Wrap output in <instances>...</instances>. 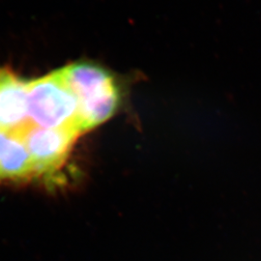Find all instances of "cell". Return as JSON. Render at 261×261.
Returning a JSON list of instances; mask_svg holds the SVG:
<instances>
[{"label": "cell", "mask_w": 261, "mask_h": 261, "mask_svg": "<svg viewBox=\"0 0 261 261\" xmlns=\"http://www.w3.org/2000/svg\"><path fill=\"white\" fill-rule=\"evenodd\" d=\"M34 175L23 140L18 134L0 130V180H23Z\"/></svg>", "instance_id": "5b68a950"}, {"label": "cell", "mask_w": 261, "mask_h": 261, "mask_svg": "<svg viewBox=\"0 0 261 261\" xmlns=\"http://www.w3.org/2000/svg\"><path fill=\"white\" fill-rule=\"evenodd\" d=\"M59 72L75 95L83 134L112 117L119 103V90L110 73L89 63L71 64Z\"/></svg>", "instance_id": "6da1fadb"}, {"label": "cell", "mask_w": 261, "mask_h": 261, "mask_svg": "<svg viewBox=\"0 0 261 261\" xmlns=\"http://www.w3.org/2000/svg\"><path fill=\"white\" fill-rule=\"evenodd\" d=\"M18 135L27 146L34 174L44 175L55 172L64 164L81 133L75 129H50L29 123Z\"/></svg>", "instance_id": "3957f363"}, {"label": "cell", "mask_w": 261, "mask_h": 261, "mask_svg": "<svg viewBox=\"0 0 261 261\" xmlns=\"http://www.w3.org/2000/svg\"><path fill=\"white\" fill-rule=\"evenodd\" d=\"M29 123L28 83L0 68V130L19 134Z\"/></svg>", "instance_id": "277c9868"}, {"label": "cell", "mask_w": 261, "mask_h": 261, "mask_svg": "<svg viewBox=\"0 0 261 261\" xmlns=\"http://www.w3.org/2000/svg\"><path fill=\"white\" fill-rule=\"evenodd\" d=\"M29 122L43 128L75 129L81 134L75 95L59 70L28 83Z\"/></svg>", "instance_id": "7a4b0ae2"}]
</instances>
